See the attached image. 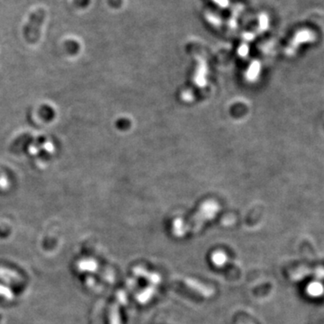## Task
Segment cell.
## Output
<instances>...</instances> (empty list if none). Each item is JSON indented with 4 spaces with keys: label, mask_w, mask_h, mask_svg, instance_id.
Wrapping results in <instances>:
<instances>
[{
    "label": "cell",
    "mask_w": 324,
    "mask_h": 324,
    "mask_svg": "<svg viewBox=\"0 0 324 324\" xmlns=\"http://www.w3.org/2000/svg\"><path fill=\"white\" fill-rule=\"evenodd\" d=\"M46 18L44 9H38L31 13L27 24L24 27V37L30 44H34L39 41L41 35V28Z\"/></svg>",
    "instance_id": "cell-1"
},
{
    "label": "cell",
    "mask_w": 324,
    "mask_h": 324,
    "mask_svg": "<svg viewBox=\"0 0 324 324\" xmlns=\"http://www.w3.org/2000/svg\"><path fill=\"white\" fill-rule=\"evenodd\" d=\"M30 137H31V136L28 135V134H25V135H23L21 137L18 138L17 140H16V141H14L12 146H11V148H10L11 152H18V151H20V150L25 147V143H27V142L30 141V139H31Z\"/></svg>",
    "instance_id": "cell-2"
},
{
    "label": "cell",
    "mask_w": 324,
    "mask_h": 324,
    "mask_svg": "<svg viewBox=\"0 0 324 324\" xmlns=\"http://www.w3.org/2000/svg\"><path fill=\"white\" fill-rule=\"evenodd\" d=\"M187 284L189 287H194V289L199 292L200 294H203L204 296H210L212 295V290H210L208 287H204V285L196 282L195 280H187Z\"/></svg>",
    "instance_id": "cell-3"
},
{
    "label": "cell",
    "mask_w": 324,
    "mask_h": 324,
    "mask_svg": "<svg viewBox=\"0 0 324 324\" xmlns=\"http://www.w3.org/2000/svg\"><path fill=\"white\" fill-rule=\"evenodd\" d=\"M322 274H323V271H322V268L321 267H319L315 270H311V269H303L295 273V279H300L302 278H304L305 276H308V275H313L315 277H319V278H322Z\"/></svg>",
    "instance_id": "cell-4"
},
{
    "label": "cell",
    "mask_w": 324,
    "mask_h": 324,
    "mask_svg": "<svg viewBox=\"0 0 324 324\" xmlns=\"http://www.w3.org/2000/svg\"><path fill=\"white\" fill-rule=\"evenodd\" d=\"M307 292L312 296H320L322 294V286L320 283H312L308 286Z\"/></svg>",
    "instance_id": "cell-5"
},
{
    "label": "cell",
    "mask_w": 324,
    "mask_h": 324,
    "mask_svg": "<svg viewBox=\"0 0 324 324\" xmlns=\"http://www.w3.org/2000/svg\"><path fill=\"white\" fill-rule=\"evenodd\" d=\"M226 259H227V257L223 251H217L212 255V262L214 263V265H217V266H223L226 262Z\"/></svg>",
    "instance_id": "cell-6"
},
{
    "label": "cell",
    "mask_w": 324,
    "mask_h": 324,
    "mask_svg": "<svg viewBox=\"0 0 324 324\" xmlns=\"http://www.w3.org/2000/svg\"><path fill=\"white\" fill-rule=\"evenodd\" d=\"M65 46H66V49L70 53L74 54L78 51L79 50V43L75 42V41H71V40H69V41H66L65 42Z\"/></svg>",
    "instance_id": "cell-7"
},
{
    "label": "cell",
    "mask_w": 324,
    "mask_h": 324,
    "mask_svg": "<svg viewBox=\"0 0 324 324\" xmlns=\"http://www.w3.org/2000/svg\"><path fill=\"white\" fill-rule=\"evenodd\" d=\"M91 3V0H73V6L77 9H86Z\"/></svg>",
    "instance_id": "cell-8"
},
{
    "label": "cell",
    "mask_w": 324,
    "mask_h": 324,
    "mask_svg": "<svg viewBox=\"0 0 324 324\" xmlns=\"http://www.w3.org/2000/svg\"><path fill=\"white\" fill-rule=\"evenodd\" d=\"M107 3L110 8L114 9H120L121 6L123 4V0H107Z\"/></svg>",
    "instance_id": "cell-9"
}]
</instances>
